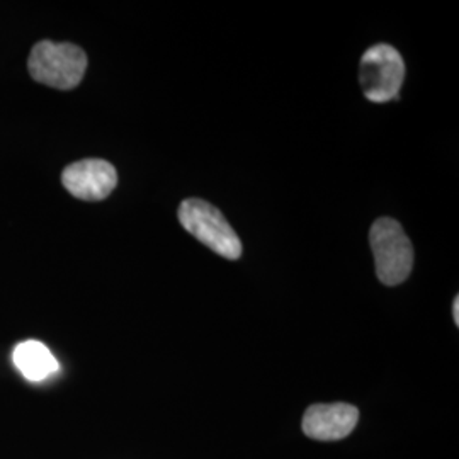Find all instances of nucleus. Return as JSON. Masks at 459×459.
I'll return each instance as SVG.
<instances>
[{"mask_svg": "<svg viewBox=\"0 0 459 459\" xmlns=\"http://www.w3.org/2000/svg\"><path fill=\"white\" fill-rule=\"evenodd\" d=\"M62 184L66 191L82 201H102L115 191V165L100 159H85L65 167Z\"/></svg>", "mask_w": 459, "mask_h": 459, "instance_id": "5", "label": "nucleus"}, {"mask_svg": "<svg viewBox=\"0 0 459 459\" xmlns=\"http://www.w3.org/2000/svg\"><path fill=\"white\" fill-rule=\"evenodd\" d=\"M13 361L21 375L30 381H43L58 371V362L48 347L38 341H26L16 345Z\"/></svg>", "mask_w": 459, "mask_h": 459, "instance_id": "7", "label": "nucleus"}, {"mask_svg": "<svg viewBox=\"0 0 459 459\" xmlns=\"http://www.w3.org/2000/svg\"><path fill=\"white\" fill-rule=\"evenodd\" d=\"M178 216L184 229L218 255L230 261H237L242 255L238 235L221 212L208 201L189 197L182 201Z\"/></svg>", "mask_w": 459, "mask_h": 459, "instance_id": "2", "label": "nucleus"}, {"mask_svg": "<svg viewBox=\"0 0 459 459\" xmlns=\"http://www.w3.org/2000/svg\"><path fill=\"white\" fill-rule=\"evenodd\" d=\"M369 244L377 263V279L385 286L402 284L411 276L413 247L405 230L392 218H379L369 230Z\"/></svg>", "mask_w": 459, "mask_h": 459, "instance_id": "3", "label": "nucleus"}, {"mask_svg": "<svg viewBox=\"0 0 459 459\" xmlns=\"http://www.w3.org/2000/svg\"><path fill=\"white\" fill-rule=\"evenodd\" d=\"M28 70L36 82L58 91H72L82 82L87 55L77 45L43 39L31 49Z\"/></svg>", "mask_w": 459, "mask_h": 459, "instance_id": "1", "label": "nucleus"}, {"mask_svg": "<svg viewBox=\"0 0 459 459\" xmlns=\"http://www.w3.org/2000/svg\"><path fill=\"white\" fill-rule=\"evenodd\" d=\"M453 313H455V322L459 325V298H455V305H453Z\"/></svg>", "mask_w": 459, "mask_h": 459, "instance_id": "8", "label": "nucleus"}, {"mask_svg": "<svg viewBox=\"0 0 459 459\" xmlns=\"http://www.w3.org/2000/svg\"><path fill=\"white\" fill-rule=\"evenodd\" d=\"M403 79L405 64L394 47L375 45L362 55L359 82L368 100L381 104L398 99Z\"/></svg>", "mask_w": 459, "mask_h": 459, "instance_id": "4", "label": "nucleus"}, {"mask_svg": "<svg viewBox=\"0 0 459 459\" xmlns=\"http://www.w3.org/2000/svg\"><path fill=\"white\" fill-rule=\"evenodd\" d=\"M359 411L349 403L312 405L303 415V432L316 441H339L358 426Z\"/></svg>", "mask_w": 459, "mask_h": 459, "instance_id": "6", "label": "nucleus"}]
</instances>
